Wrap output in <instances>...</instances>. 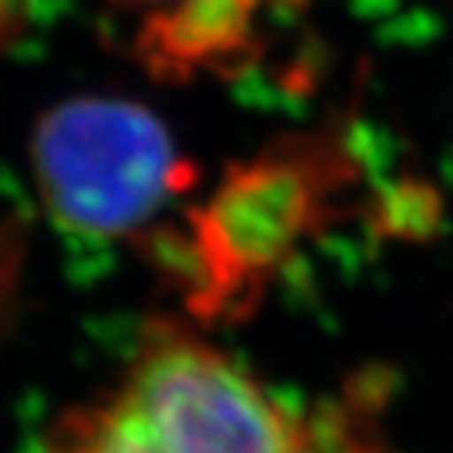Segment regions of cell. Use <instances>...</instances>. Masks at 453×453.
<instances>
[{
  "label": "cell",
  "instance_id": "3957f363",
  "mask_svg": "<svg viewBox=\"0 0 453 453\" xmlns=\"http://www.w3.org/2000/svg\"><path fill=\"white\" fill-rule=\"evenodd\" d=\"M38 192L79 240H127L196 183V170L149 107L123 98L64 101L32 139Z\"/></svg>",
  "mask_w": 453,
  "mask_h": 453
},
{
  "label": "cell",
  "instance_id": "5b68a950",
  "mask_svg": "<svg viewBox=\"0 0 453 453\" xmlns=\"http://www.w3.org/2000/svg\"><path fill=\"white\" fill-rule=\"evenodd\" d=\"M381 388L356 381L340 396L305 412L296 453H394L381 428Z\"/></svg>",
  "mask_w": 453,
  "mask_h": 453
},
{
  "label": "cell",
  "instance_id": "52a82bcc",
  "mask_svg": "<svg viewBox=\"0 0 453 453\" xmlns=\"http://www.w3.org/2000/svg\"><path fill=\"white\" fill-rule=\"evenodd\" d=\"M104 4H111V7H117V10H133V13H142V10H164V7H170L173 0H104Z\"/></svg>",
  "mask_w": 453,
  "mask_h": 453
},
{
  "label": "cell",
  "instance_id": "7a4b0ae2",
  "mask_svg": "<svg viewBox=\"0 0 453 453\" xmlns=\"http://www.w3.org/2000/svg\"><path fill=\"white\" fill-rule=\"evenodd\" d=\"M349 177L347 149L331 135L280 139L236 164L183 234L155 236V252L183 277L198 309L224 311L252 299L299 252Z\"/></svg>",
  "mask_w": 453,
  "mask_h": 453
},
{
  "label": "cell",
  "instance_id": "277c9868",
  "mask_svg": "<svg viewBox=\"0 0 453 453\" xmlns=\"http://www.w3.org/2000/svg\"><path fill=\"white\" fill-rule=\"evenodd\" d=\"M268 0H173L151 13L135 50L157 76L220 70L255 42Z\"/></svg>",
  "mask_w": 453,
  "mask_h": 453
},
{
  "label": "cell",
  "instance_id": "8992f818",
  "mask_svg": "<svg viewBox=\"0 0 453 453\" xmlns=\"http://www.w3.org/2000/svg\"><path fill=\"white\" fill-rule=\"evenodd\" d=\"M26 4L28 0H0V42H10L19 32Z\"/></svg>",
  "mask_w": 453,
  "mask_h": 453
},
{
  "label": "cell",
  "instance_id": "6da1fadb",
  "mask_svg": "<svg viewBox=\"0 0 453 453\" xmlns=\"http://www.w3.org/2000/svg\"><path fill=\"white\" fill-rule=\"evenodd\" d=\"M305 412L180 327H155L127 372L57 418L44 453H296Z\"/></svg>",
  "mask_w": 453,
  "mask_h": 453
}]
</instances>
